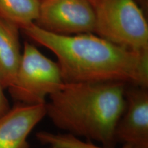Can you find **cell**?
I'll use <instances>...</instances> for the list:
<instances>
[{
    "instance_id": "cell-11",
    "label": "cell",
    "mask_w": 148,
    "mask_h": 148,
    "mask_svg": "<svg viewBox=\"0 0 148 148\" xmlns=\"http://www.w3.org/2000/svg\"><path fill=\"white\" fill-rule=\"evenodd\" d=\"M3 90L4 88L0 82V116L4 114L10 108L8 99L5 97Z\"/></svg>"
},
{
    "instance_id": "cell-1",
    "label": "cell",
    "mask_w": 148,
    "mask_h": 148,
    "mask_svg": "<svg viewBox=\"0 0 148 148\" xmlns=\"http://www.w3.org/2000/svg\"><path fill=\"white\" fill-rule=\"evenodd\" d=\"M54 53L64 82H119L148 86V54L130 51L94 33L62 35L34 23L22 29Z\"/></svg>"
},
{
    "instance_id": "cell-7",
    "label": "cell",
    "mask_w": 148,
    "mask_h": 148,
    "mask_svg": "<svg viewBox=\"0 0 148 148\" xmlns=\"http://www.w3.org/2000/svg\"><path fill=\"white\" fill-rule=\"evenodd\" d=\"M45 116V103H16L0 116V148H29L27 136Z\"/></svg>"
},
{
    "instance_id": "cell-2",
    "label": "cell",
    "mask_w": 148,
    "mask_h": 148,
    "mask_svg": "<svg viewBox=\"0 0 148 148\" xmlns=\"http://www.w3.org/2000/svg\"><path fill=\"white\" fill-rule=\"evenodd\" d=\"M127 84L64 82L45 103L46 116L67 134L114 148L116 125L125 108Z\"/></svg>"
},
{
    "instance_id": "cell-4",
    "label": "cell",
    "mask_w": 148,
    "mask_h": 148,
    "mask_svg": "<svg viewBox=\"0 0 148 148\" xmlns=\"http://www.w3.org/2000/svg\"><path fill=\"white\" fill-rule=\"evenodd\" d=\"M64 83L58 64L25 42L15 79L8 89L17 103L40 104L45 103L47 96L58 90Z\"/></svg>"
},
{
    "instance_id": "cell-10",
    "label": "cell",
    "mask_w": 148,
    "mask_h": 148,
    "mask_svg": "<svg viewBox=\"0 0 148 148\" xmlns=\"http://www.w3.org/2000/svg\"><path fill=\"white\" fill-rule=\"evenodd\" d=\"M36 138L42 145L47 148H109L99 146L90 142L84 141L73 135L64 134H54L47 131H40L36 134ZM122 148H132L123 145Z\"/></svg>"
},
{
    "instance_id": "cell-12",
    "label": "cell",
    "mask_w": 148,
    "mask_h": 148,
    "mask_svg": "<svg viewBox=\"0 0 148 148\" xmlns=\"http://www.w3.org/2000/svg\"><path fill=\"white\" fill-rule=\"evenodd\" d=\"M140 6L143 9H147L148 5V0H136Z\"/></svg>"
},
{
    "instance_id": "cell-9",
    "label": "cell",
    "mask_w": 148,
    "mask_h": 148,
    "mask_svg": "<svg viewBox=\"0 0 148 148\" xmlns=\"http://www.w3.org/2000/svg\"><path fill=\"white\" fill-rule=\"evenodd\" d=\"M41 0H0V18L22 29L36 22Z\"/></svg>"
},
{
    "instance_id": "cell-8",
    "label": "cell",
    "mask_w": 148,
    "mask_h": 148,
    "mask_svg": "<svg viewBox=\"0 0 148 148\" xmlns=\"http://www.w3.org/2000/svg\"><path fill=\"white\" fill-rule=\"evenodd\" d=\"M18 29L0 18V82L4 89L13 84L21 60Z\"/></svg>"
},
{
    "instance_id": "cell-5",
    "label": "cell",
    "mask_w": 148,
    "mask_h": 148,
    "mask_svg": "<svg viewBox=\"0 0 148 148\" xmlns=\"http://www.w3.org/2000/svg\"><path fill=\"white\" fill-rule=\"evenodd\" d=\"M34 23L57 34L93 33L95 14L89 0H41Z\"/></svg>"
},
{
    "instance_id": "cell-6",
    "label": "cell",
    "mask_w": 148,
    "mask_h": 148,
    "mask_svg": "<svg viewBox=\"0 0 148 148\" xmlns=\"http://www.w3.org/2000/svg\"><path fill=\"white\" fill-rule=\"evenodd\" d=\"M125 104L114 131L116 143L132 148H148L147 88L127 84Z\"/></svg>"
},
{
    "instance_id": "cell-3",
    "label": "cell",
    "mask_w": 148,
    "mask_h": 148,
    "mask_svg": "<svg viewBox=\"0 0 148 148\" xmlns=\"http://www.w3.org/2000/svg\"><path fill=\"white\" fill-rule=\"evenodd\" d=\"M93 33L115 45L148 54V23L136 0H89Z\"/></svg>"
}]
</instances>
